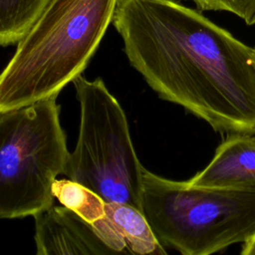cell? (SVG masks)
<instances>
[{"label":"cell","instance_id":"obj_8","mask_svg":"<svg viewBox=\"0 0 255 255\" xmlns=\"http://www.w3.org/2000/svg\"><path fill=\"white\" fill-rule=\"evenodd\" d=\"M35 255H95L58 215L54 206L34 216Z\"/></svg>","mask_w":255,"mask_h":255},{"label":"cell","instance_id":"obj_7","mask_svg":"<svg viewBox=\"0 0 255 255\" xmlns=\"http://www.w3.org/2000/svg\"><path fill=\"white\" fill-rule=\"evenodd\" d=\"M187 181L194 186L255 192V134H228L206 167Z\"/></svg>","mask_w":255,"mask_h":255},{"label":"cell","instance_id":"obj_6","mask_svg":"<svg viewBox=\"0 0 255 255\" xmlns=\"http://www.w3.org/2000/svg\"><path fill=\"white\" fill-rule=\"evenodd\" d=\"M54 208L95 255H168L142 212L131 205L106 202L104 215L92 222L63 206Z\"/></svg>","mask_w":255,"mask_h":255},{"label":"cell","instance_id":"obj_2","mask_svg":"<svg viewBox=\"0 0 255 255\" xmlns=\"http://www.w3.org/2000/svg\"><path fill=\"white\" fill-rule=\"evenodd\" d=\"M117 0H50L0 74V113L57 98L81 76Z\"/></svg>","mask_w":255,"mask_h":255},{"label":"cell","instance_id":"obj_10","mask_svg":"<svg viewBox=\"0 0 255 255\" xmlns=\"http://www.w3.org/2000/svg\"><path fill=\"white\" fill-rule=\"evenodd\" d=\"M52 191L61 206L73 211L86 222H92L105 213V200L91 189L69 178H57Z\"/></svg>","mask_w":255,"mask_h":255},{"label":"cell","instance_id":"obj_4","mask_svg":"<svg viewBox=\"0 0 255 255\" xmlns=\"http://www.w3.org/2000/svg\"><path fill=\"white\" fill-rule=\"evenodd\" d=\"M57 98L0 113V218L54 206L52 186L69 155Z\"/></svg>","mask_w":255,"mask_h":255},{"label":"cell","instance_id":"obj_5","mask_svg":"<svg viewBox=\"0 0 255 255\" xmlns=\"http://www.w3.org/2000/svg\"><path fill=\"white\" fill-rule=\"evenodd\" d=\"M80 104L76 146L69 152L64 175L98 194L106 202L140 210L141 165L126 114L102 79L73 81Z\"/></svg>","mask_w":255,"mask_h":255},{"label":"cell","instance_id":"obj_1","mask_svg":"<svg viewBox=\"0 0 255 255\" xmlns=\"http://www.w3.org/2000/svg\"><path fill=\"white\" fill-rule=\"evenodd\" d=\"M112 22L162 100L218 132L255 134V48L174 0H117Z\"/></svg>","mask_w":255,"mask_h":255},{"label":"cell","instance_id":"obj_9","mask_svg":"<svg viewBox=\"0 0 255 255\" xmlns=\"http://www.w3.org/2000/svg\"><path fill=\"white\" fill-rule=\"evenodd\" d=\"M50 0H0V46L19 43Z\"/></svg>","mask_w":255,"mask_h":255},{"label":"cell","instance_id":"obj_11","mask_svg":"<svg viewBox=\"0 0 255 255\" xmlns=\"http://www.w3.org/2000/svg\"><path fill=\"white\" fill-rule=\"evenodd\" d=\"M203 11H226L241 18L247 25L255 24V0H190Z\"/></svg>","mask_w":255,"mask_h":255},{"label":"cell","instance_id":"obj_12","mask_svg":"<svg viewBox=\"0 0 255 255\" xmlns=\"http://www.w3.org/2000/svg\"><path fill=\"white\" fill-rule=\"evenodd\" d=\"M241 255H255V234L244 243Z\"/></svg>","mask_w":255,"mask_h":255},{"label":"cell","instance_id":"obj_3","mask_svg":"<svg viewBox=\"0 0 255 255\" xmlns=\"http://www.w3.org/2000/svg\"><path fill=\"white\" fill-rule=\"evenodd\" d=\"M140 211L180 255H212L255 234V192L191 185L144 168Z\"/></svg>","mask_w":255,"mask_h":255}]
</instances>
